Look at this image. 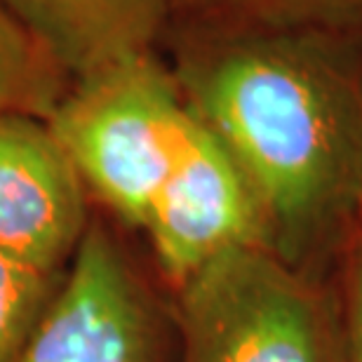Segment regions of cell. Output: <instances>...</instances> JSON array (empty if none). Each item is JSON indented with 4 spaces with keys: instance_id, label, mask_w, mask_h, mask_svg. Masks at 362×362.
Masks as SVG:
<instances>
[{
    "instance_id": "12",
    "label": "cell",
    "mask_w": 362,
    "mask_h": 362,
    "mask_svg": "<svg viewBox=\"0 0 362 362\" xmlns=\"http://www.w3.org/2000/svg\"><path fill=\"white\" fill-rule=\"evenodd\" d=\"M360 214H362V205H360Z\"/></svg>"
},
{
    "instance_id": "4",
    "label": "cell",
    "mask_w": 362,
    "mask_h": 362,
    "mask_svg": "<svg viewBox=\"0 0 362 362\" xmlns=\"http://www.w3.org/2000/svg\"><path fill=\"white\" fill-rule=\"evenodd\" d=\"M156 303L118 243L90 223L17 362H160Z\"/></svg>"
},
{
    "instance_id": "5",
    "label": "cell",
    "mask_w": 362,
    "mask_h": 362,
    "mask_svg": "<svg viewBox=\"0 0 362 362\" xmlns=\"http://www.w3.org/2000/svg\"><path fill=\"white\" fill-rule=\"evenodd\" d=\"M144 228L175 285H184L223 252L266 245L264 216L247 179L191 108Z\"/></svg>"
},
{
    "instance_id": "11",
    "label": "cell",
    "mask_w": 362,
    "mask_h": 362,
    "mask_svg": "<svg viewBox=\"0 0 362 362\" xmlns=\"http://www.w3.org/2000/svg\"><path fill=\"white\" fill-rule=\"evenodd\" d=\"M346 358L349 362H362V245L358 247L351 273V306L349 332H346Z\"/></svg>"
},
{
    "instance_id": "1",
    "label": "cell",
    "mask_w": 362,
    "mask_h": 362,
    "mask_svg": "<svg viewBox=\"0 0 362 362\" xmlns=\"http://www.w3.org/2000/svg\"><path fill=\"white\" fill-rule=\"evenodd\" d=\"M177 83L247 179L266 247L301 271L360 212V81L322 42L271 31L193 57Z\"/></svg>"
},
{
    "instance_id": "10",
    "label": "cell",
    "mask_w": 362,
    "mask_h": 362,
    "mask_svg": "<svg viewBox=\"0 0 362 362\" xmlns=\"http://www.w3.org/2000/svg\"><path fill=\"white\" fill-rule=\"evenodd\" d=\"M212 17L266 31H299L362 17V0H184Z\"/></svg>"
},
{
    "instance_id": "8",
    "label": "cell",
    "mask_w": 362,
    "mask_h": 362,
    "mask_svg": "<svg viewBox=\"0 0 362 362\" xmlns=\"http://www.w3.org/2000/svg\"><path fill=\"white\" fill-rule=\"evenodd\" d=\"M66 74L45 47L0 5V115L24 113L47 120L59 104Z\"/></svg>"
},
{
    "instance_id": "9",
    "label": "cell",
    "mask_w": 362,
    "mask_h": 362,
    "mask_svg": "<svg viewBox=\"0 0 362 362\" xmlns=\"http://www.w3.org/2000/svg\"><path fill=\"white\" fill-rule=\"evenodd\" d=\"M57 275L0 252V362H17L54 296Z\"/></svg>"
},
{
    "instance_id": "3",
    "label": "cell",
    "mask_w": 362,
    "mask_h": 362,
    "mask_svg": "<svg viewBox=\"0 0 362 362\" xmlns=\"http://www.w3.org/2000/svg\"><path fill=\"white\" fill-rule=\"evenodd\" d=\"M181 289V362H349L325 296L266 245L212 259Z\"/></svg>"
},
{
    "instance_id": "2",
    "label": "cell",
    "mask_w": 362,
    "mask_h": 362,
    "mask_svg": "<svg viewBox=\"0 0 362 362\" xmlns=\"http://www.w3.org/2000/svg\"><path fill=\"white\" fill-rule=\"evenodd\" d=\"M186 99L151 52L74 78L45 120L85 191L144 228L172 168Z\"/></svg>"
},
{
    "instance_id": "6",
    "label": "cell",
    "mask_w": 362,
    "mask_h": 362,
    "mask_svg": "<svg viewBox=\"0 0 362 362\" xmlns=\"http://www.w3.org/2000/svg\"><path fill=\"white\" fill-rule=\"evenodd\" d=\"M88 226L85 184L47 122L0 115V252L57 275Z\"/></svg>"
},
{
    "instance_id": "7",
    "label": "cell",
    "mask_w": 362,
    "mask_h": 362,
    "mask_svg": "<svg viewBox=\"0 0 362 362\" xmlns=\"http://www.w3.org/2000/svg\"><path fill=\"white\" fill-rule=\"evenodd\" d=\"M69 78L151 52L168 0H0Z\"/></svg>"
}]
</instances>
